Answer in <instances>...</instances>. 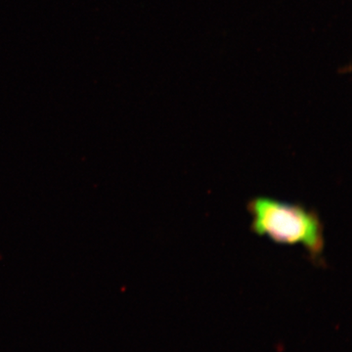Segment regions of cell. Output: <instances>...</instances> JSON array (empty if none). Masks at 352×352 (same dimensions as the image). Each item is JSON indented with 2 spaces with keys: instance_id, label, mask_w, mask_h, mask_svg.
Listing matches in <instances>:
<instances>
[{
  "instance_id": "1",
  "label": "cell",
  "mask_w": 352,
  "mask_h": 352,
  "mask_svg": "<svg viewBox=\"0 0 352 352\" xmlns=\"http://www.w3.org/2000/svg\"><path fill=\"white\" fill-rule=\"evenodd\" d=\"M247 210L251 215L252 233L275 244L300 245L312 263H323L324 224L317 212L302 204L263 196L248 201Z\"/></svg>"
}]
</instances>
